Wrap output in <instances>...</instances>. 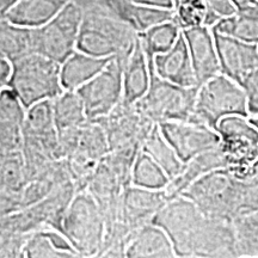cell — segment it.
Segmentation results:
<instances>
[{"label":"cell","instance_id":"obj_36","mask_svg":"<svg viewBox=\"0 0 258 258\" xmlns=\"http://www.w3.org/2000/svg\"><path fill=\"white\" fill-rule=\"evenodd\" d=\"M21 208L19 194L0 190V219L19 211Z\"/></svg>","mask_w":258,"mask_h":258},{"label":"cell","instance_id":"obj_39","mask_svg":"<svg viewBox=\"0 0 258 258\" xmlns=\"http://www.w3.org/2000/svg\"><path fill=\"white\" fill-rule=\"evenodd\" d=\"M19 0H0V18H5Z\"/></svg>","mask_w":258,"mask_h":258},{"label":"cell","instance_id":"obj_33","mask_svg":"<svg viewBox=\"0 0 258 258\" xmlns=\"http://www.w3.org/2000/svg\"><path fill=\"white\" fill-rule=\"evenodd\" d=\"M238 258L258 257V212L233 221Z\"/></svg>","mask_w":258,"mask_h":258},{"label":"cell","instance_id":"obj_3","mask_svg":"<svg viewBox=\"0 0 258 258\" xmlns=\"http://www.w3.org/2000/svg\"><path fill=\"white\" fill-rule=\"evenodd\" d=\"M209 218L233 222L241 217L244 178L230 167L211 171L182 194Z\"/></svg>","mask_w":258,"mask_h":258},{"label":"cell","instance_id":"obj_19","mask_svg":"<svg viewBox=\"0 0 258 258\" xmlns=\"http://www.w3.org/2000/svg\"><path fill=\"white\" fill-rule=\"evenodd\" d=\"M230 167L227 158L222 152L220 145L212 150L198 154L192 159L184 163V166L175 178L170 179L169 184L165 189L167 199H173L182 195L185 189H188L195 180L207 175L211 171L218 169H226Z\"/></svg>","mask_w":258,"mask_h":258},{"label":"cell","instance_id":"obj_18","mask_svg":"<svg viewBox=\"0 0 258 258\" xmlns=\"http://www.w3.org/2000/svg\"><path fill=\"white\" fill-rule=\"evenodd\" d=\"M25 111L27 108L11 89H0V151L22 150Z\"/></svg>","mask_w":258,"mask_h":258},{"label":"cell","instance_id":"obj_6","mask_svg":"<svg viewBox=\"0 0 258 258\" xmlns=\"http://www.w3.org/2000/svg\"><path fill=\"white\" fill-rule=\"evenodd\" d=\"M61 233L84 257H98L104 241V219L97 200L88 189L77 191L64 213Z\"/></svg>","mask_w":258,"mask_h":258},{"label":"cell","instance_id":"obj_27","mask_svg":"<svg viewBox=\"0 0 258 258\" xmlns=\"http://www.w3.org/2000/svg\"><path fill=\"white\" fill-rule=\"evenodd\" d=\"M53 111L57 133L80 127L89 121L82 98L77 91L63 90L53 99Z\"/></svg>","mask_w":258,"mask_h":258},{"label":"cell","instance_id":"obj_25","mask_svg":"<svg viewBox=\"0 0 258 258\" xmlns=\"http://www.w3.org/2000/svg\"><path fill=\"white\" fill-rule=\"evenodd\" d=\"M71 0H19L6 19L19 27L37 28L55 17Z\"/></svg>","mask_w":258,"mask_h":258},{"label":"cell","instance_id":"obj_11","mask_svg":"<svg viewBox=\"0 0 258 258\" xmlns=\"http://www.w3.org/2000/svg\"><path fill=\"white\" fill-rule=\"evenodd\" d=\"M220 147L230 163V169L243 178L258 159V131L249 117L240 115L226 116L217 125Z\"/></svg>","mask_w":258,"mask_h":258},{"label":"cell","instance_id":"obj_1","mask_svg":"<svg viewBox=\"0 0 258 258\" xmlns=\"http://www.w3.org/2000/svg\"><path fill=\"white\" fill-rule=\"evenodd\" d=\"M152 222L166 232L178 258H237L233 222L207 217L185 196L170 199Z\"/></svg>","mask_w":258,"mask_h":258},{"label":"cell","instance_id":"obj_31","mask_svg":"<svg viewBox=\"0 0 258 258\" xmlns=\"http://www.w3.org/2000/svg\"><path fill=\"white\" fill-rule=\"evenodd\" d=\"M173 21L182 30L195 27L213 28L218 19L206 0H173Z\"/></svg>","mask_w":258,"mask_h":258},{"label":"cell","instance_id":"obj_40","mask_svg":"<svg viewBox=\"0 0 258 258\" xmlns=\"http://www.w3.org/2000/svg\"><path fill=\"white\" fill-rule=\"evenodd\" d=\"M245 177L258 180V159L249 167V170L246 171V173H245V176L243 177V178H245Z\"/></svg>","mask_w":258,"mask_h":258},{"label":"cell","instance_id":"obj_34","mask_svg":"<svg viewBox=\"0 0 258 258\" xmlns=\"http://www.w3.org/2000/svg\"><path fill=\"white\" fill-rule=\"evenodd\" d=\"M54 131H56V127L53 101H42L27 108L23 135H42Z\"/></svg>","mask_w":258,"mask_h":258},{"label":"cell","instance_id":"obj_30","mask_svg":"<svg viewBox=\"0 0 258 258\" xmlns=\"http://www.w3.org/2000/svg\"><path fill=\"white\" fill-rule=\"evenodd\" d=\"M170 177L150 154L141 151L135 158L132 167L131 184L140 188L164 190L169 184Z\"/></svg>","mask_w":258,"mask_h":258},{"label":"cell","instance_id":"obj_24","mask_svg":"<svg viewBox=\"0 0 258 258\" xmlns=\"http://www.w3.org/2000/svg\"><path fill=\"white\" fill-rule=\"evenodd\" d=\"M23 257L80 258V254L60 231L44 228L35 232L28 238L23 249Z\"/></svg>","mask_w":258,"mask_h":258},{"label":"cell","instance_id":"obj_16","mask_svg":"<svg viewBox=\"0 0 258 258\" xmlns=\"http://www.w3.org/2000/svg\"><path fill=\"white\" fill-rule=\"evenodd\" d=\"M182 32L188 44L198 85L201 86L203 83L221 73L214 34L212 28L208 27L190 28Z\"/></svg>","mask_w":258,"mask_h":258},{"label":"cell","instance_id":"obj_5","mask_svg":"<svg viewBox=\"0 0 258 258\" xmlns=\"http://www.w3.org/2000/svg\"><path fill=\"white\" fill-rule=\"evenodd\" d=\"M61 63L37 53H29L12 62L8 88L25 108L42 101H53L63 91Z\"/></svg>","mask_w":258,"mask_h":258},{"label":"cell","instance_id":"obj_23","mask_svg":"<svg viewBox=\"0 0 258 258\" xmlns=\"http://www.w3.org/2000/svg\"><path fill=\"white\" fill-rule=\"evenodd\" d=\"M111 57H98L76 50L61 63V83L63 90H77L105 69Z\"/></svg>","mask_w":258,"mask_h":258},{"label":"cell","instance_id":"obj_38","mask_svg":"<svg viewBox=\"0 0 258 258\" xmlns=\"http://www.w3.org/2000/svg\"><path fill=\"white\" fill-rule=\"evenodd\" d=\"M138 4L158 6V8L173 9V0H134Z\"/></svg>","mask_w":258,"mask_h":258},{"label":"cell","instance_id":"obj_21","mask_svg":"<svg viewBox=\"0 0 258 258\" xmlns=\"http://www.w3.org/2000/svg\"><path fill=\"white\" fill-rule=\"evenodd\" d=\"M124 257L177 258L169 235L153 222H150L134 232L125 246Z\"/></svg>","mask_w":258,"mask_h":258},{"label":"cell","instance_id":"obj_29","mask_svg":"<svg viewBox=\"0 0 258 258\" xmlns=\"http://www.w3.org/2000/svg\"><path fill=\"white\" fill-rule=\"evenodd\" d=\"M143 151L150 154L159 164L161 169L165 171L167 176L170 177V179L175 178L184 166V163L180 160L173 147L161 134L158 124L154 125L152 132L145 140Z\"/></svg>","mask_w":258,"mask_h":258},{"label":"cell","instance_id":"obj_32","mask_svg":"<svg viewBox=\"0 0 258 258\" xmlns=\"http://www.w3.org/2000/svg\"><path fill=\"white\" fill-rule=\"evenodd\" d=\"M180 34H182V29L173 19H171V21L153 25L147 30L140 32L139 36H140L146 55L153 57L157 54L170 50L175 46Z\"/></svg>","mask_w":258,"mask_h":258},{"label":"cell","instance_id":"obj_13","mask_svg":"<svg viewBox=\"0 0 258 258\" xmlns=\"http://www.w3.org/2000/svg\"><path fill=\"white\" fill-rule=\"evenodd\" d=\"M159 129L180 160L186 163L198 154L220 145L218 132L208 125L191 121L161 122Z\"/></svg>","mask_w":258,"mask_h":258},{"label":"cell","instance_id":"obj_10","mask_svg":"<svg viewBox=\"0 0 258 258\" xmlns=\"http://www.w3.org/2000/svg\"><path fill=\"white\" fill-rule=\"evenodd\" d=\"M127 56H112L102 72L77 90L89 121H101L122 102V72Z\"/></svg>","mask_w":258,"mask_h":258},{"label":"cell","instance_id":"obj_41","mask_svg":"<svg viewBox=\"0 0 258 258\" xmlns=\"http://www.w3.org/2000/svg\"><path fill=\"white\" fill-rule=\"evenodd\" d=\"M249 120H250L251 123H252L254 127L257 128V131H258V116H250Z\"/></svg>","mask_w":258,"mask_h":258},{"label":"cell","instance_id":"obj_7","mask_svg":"<svg viewBox=\"0 0 258 258\" xmlns=\"http://www.w3.org/2000/svg\"><path fill=\"white\" fill-rule=\"evenodd\" d=\"M148 57L151 70V83L147 92L135 103L139 111L159 124L167 121H194L196 97L199 86L185 88L160 78Z\"/></svg>","mask_w":258,"mask_h":258},{"label":"cell","instance_id":"obj_9","mask_svg":"<svg viewBox=\"0 0 258 258\" xmlns=\"http://www.w3.org/2000/svg\"><path fill=\"white\" fill-rule=\"evenodd\" d=\"M82 9L71 0L46 24L30 29L32 53L62 63L77 50Z\"/></svg>","mask_w":258,"mask_h":258},{"label":"cell","instance_id":"obj_17","mask_svg":"<svg viewBox=\"0 0 258 258\" xmlns=\"http://www.w3.org/2000/svg\"><path fill=\"white\" fill-rule=\"evenodd\" d=\"M152 64L158 76L167 82L185 88L199 86L183 32L170 50L152 57Z\"/></svg>","mask_w":258,"mask_h":258},{"label":"cell","instance_id":"obj_12","mask_svg":"<svg viewBox=\"0 0 258 258\" xmlns=\"http://www.w3.org/2000/svg\"><path fill=\"white\" fill-rule=\"evenodd\" d=\"M99 122L104 128L110 151H134L143 148L154 125L153 121L139 111L135 104L121 102Z\"/></svg>","mask_w":258,"mask_h":258},{"label":"cell","instance_id":"obj_35","mask_svg":"<svg viewBox=\"0 0 258 258\" xmlns=\"http://www.w3.org/2000/svg\"><path fill=\"white\" fill-rule=\"evenodd\" d=\"M240 85L246 95L250 116H258V69L247 74Z\"/></svg>","mask_w":258,"mask_h":258},{"label":"cell","instance_id":"obj_4","mask_svg":"<svg viewBox=\"0 0 258 258\" xmlns=\"http://www.w3.org/2000/svg\"><path fill=\"white\" fill-rule=\"evenodd\" d=\"M59 141L61 156L77 189H86L99 161L110 152L104 128L99 122L88 121L80 127L60 132Z\"/></svg>","mask_w":258,"mask_h":258},{"label":"cell","instance_id":"obj_37","mask_svg":"<svg viewBox=\"0 0 258 258\" xmlns=\"http://www.w3.org/2000/svg\"><path fill=\"white\" fill-rule=\"evenodd\" d=\"M12 73V63L8 59L0 56V88L8 85Z\"/></svg>","mask_w":258,"mask_h":258},{"label":"cell","instance_id":"obj_8","mask_svg":"<svg viewBox=\"0 0 258 258\" xmlns=\"http://www.w3.org/2000/svg\"><path fill=\"white\" fill-rule=\"evenodd\" d=\"M232 115L250 117L247 98L240 84L219 73L199 86L192 122L217 131L219 121Z\"/></svg>","mask_w":258,"mask_h":258},{"label":"cell","instance_id":"obj_26","mask_svg":"<svg viewBox=\"0 0 258 258\" xmlns=\"http://www.w3.org/2000/svg\"><path fill=\"white\" fill-rule=\"evenodd\" d=\"M212 29L222 35L258 44V0L238 6L233 15L222 18Z\"/></svg>","mask_w":258,"mask_h":258},{"label":"cell","instance_id":"obj_22","mask_svg":"<svg viewBox=\"0 0 258 258\" xmlns=\"http://www.w3.org/2000/svg\"><path fill=\"white\" fill-rule=\"evenodd\" d=\"M97 2L131 24L139 34L153 25L173 19L172 9L138 4L134 0H97Z\"/></svg>","mask_w":258,"mask_h":258},{"label":"cell","instance_id":"obj_14","mask_svg":"<svg viewBox=\"0 0 258 258\" xmlns=\"http://www.w3.org/2000/svg\"><path fill=\"white\" fill-rule=\"evenodd\" d=\"M167 201L165 190H152L129 184L123 189L118 201V220L127 226L133 235L139 228L152 222Z\"/></svg>","mask_w":258,"mask_h":258},{"label":"cell","instance_id":"obj_28","mask_svg":"<svg viewBox=\"0 0 258 258\" xmlns=\"http://www.w3.org/2000/svg\"><path fill=\"white\" fill-rule=\"evenodd\" d=\"M32 53L30 28L16 25L6 18H0V56L10 62Z\"/></svg>","mask_w":258,"mask_h":258},{"label":"cell","instance_id":"obj_20","mask_svg":"<svg viewBox=\"0 0 258 258\" xmlns=\"http://www.w3.org/2000/svg\"><path fill=\"white\" fill-rule=\"evenodd\" d=\"M122 83H123L122 102L127 104H135L140 101L150 88V62L140 41V36L133 50L124 60Z\"/></svg>","mask_w":258,"mask_h":258},{"label":"cell","instance_id":"obj_2","mask_svg":"<svg viewBox=\"0 0 258 258\" xmlns=\"http://www.w3.org/2000/svg\"><path fill=\"white\" fill-rule=\"evenodd\" d=\"M82 9L77 50L98 57L127 56L139 32L97 0H74Z\"/></svg>","mask_w":258,"mask_h":258},{"label":"cell","instance_id":"obj_15","mask_svg":"<svg viewBox=\"0 0 258 258\" xmlns=\"http://www.w3.org/2000/svg\"><path fill=\"white\" fill-rule=\"evenodd\" d=\"M213 34L222 74L240 84L247 74L258 69V44L238 40L214 30Z\"/></svg>","mask_w":258,"mask_h":258}]
</instances>
